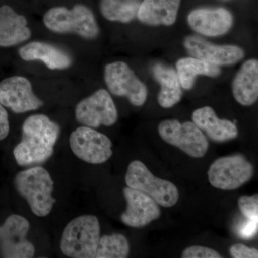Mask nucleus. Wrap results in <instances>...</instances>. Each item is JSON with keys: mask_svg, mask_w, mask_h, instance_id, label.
Returning a JSON list of instances; mask_svg holds the SVG:
<instances>
[{"mask_svg": "<svg viewBox=\"0 0 258 258\" xmlns=\"http://www.w3.org/2000/svg\"><path fill=\"white\" fill-rule=\"evenodd\" d=\"M234 98L240 105L250 106L258 99V60L249 59L242 64L232 83Z\"/></svg>", "mask_w": 258, "mask_h": 258, "instance_id": "17", "label": "nucleus"}, {"mask_svg": "<svg viewBox=\"0 0 258 258\" xmlns=\"http://www.w3.org/2000/svg\"><path fill=\"white\" fill-rule=\"evenodd\" d=\"M176 74L181 88L191 90L198 76L215 78L221 74L219 66L194 57L180 58L176 64Z\"/></svg>", "mask_w": 258, "mask_h": 258, "instance_id": "22", "label": "nucleus"}, {"mask_svg": "<svg viewBox=\"0 0 258 258\" xmlns=\"http://www.w3.org/2000/svg\"><path fill=\"white\" fill-rule=\"evenodd\" d=\"M15 185L35 215L45 217L52 211L56 202L52 197L54 182L46 169L35 166L20 171L15 176Z\"/></svg>", "mask_w": 258, "mask_h": 258, "instance_id": "2", "label": "nucleus"}, {"mask_svg": "<svg viewBox=\"0 0 258 258\" xmlns=\"http://www.w3.org/2000/svg\"><path fill=\"white\" fill-rule=\"evenodd\" d=\"M230 254L234 258H257L258 251L243 244H235L230 247Z\"/></svg>", "mask_w": 258, "mask_h": 258, "instance_id": "27", "label": "nucleus"}, {"mask_svg": "<svg viewBox=\"0 0 258 258\" xmlns=\"http://www.w3.org/2000/svg\"><path fill=\"white\" fill-rule=\"evenodd\" d=\"M10 132L8 113L4 106L0 103V141L8 137Z\"/></svg>", "mask_w": 258, "mask_h": 258, "instance_id": "28", "label": "nucleus"}, {"mask_svg": "<svg viewBox=\"0 0 258 258\" xmlns=\"http://www.w3.org/2000/svg\"><path fill=\"white\" fill-rule=\"evenodd\" d=\"M152 74L161 86L157 98L160 106L169 108L177 104L181 101L183 92L175 70L165 64H156L152 68Z\"/></svg>", "mask_w": 258, "mask_h": 258, "instance_id": "21", "label": "nucleus"}, {"mask_svg": "<svg viewBox=\"0 0 258 258\" xmlns=\"http://www.w3.org/2000/svg\"><path fill=\"white\" fill-rule=\"evenodd\" d=\"M139 5L134 0H102L100 8L109 21L128 23L137 16Z\"/></svg>", "mask_w": 258, "mask_h": 258, "instance_id": "23", "label": "nucleus"}, {"mask_svg": "<svg viewBox=\"0 0 258 258\" xmlns=\"http://www.w3.org/2000/svg\"><path fill=\"white\" fill-rule=\"evenodd\" d=\"M104 80L112 94L125 97L134 106H143L147 101V86L125 62L118 61L106 64Z\"/></svg>", "mask_w": 258, "mask_h": 258, "instance_id": "8", "label": "nucleus"}, {"mask_svg": "<svg viewBox=\"0 0 258 258\" xmlns=\"http://www.w3.org/2000/svg\"><path fill=\"white\" fill-rule=\"evenodd\" d=\"M43 23L57 33H76L86 39H94L99 28L94 15L87 7L77 5L71 10L63 7L52 8L44 15Z\"/></svg>", "mask_w": 258, "mask_h": 258, "instance_id": "4", "label": "nucleus"}, {"mask_svg": "<svg viewBox=\"0 0 258 258\" xmlns=\"http://www.w3.org/2000/svg\"><path fill=\"white\" fill-rule=\"evenodd\" d=\"M123 195L127 208L120 218L125 225L140 228L160 217L159 204L147 194L127 186L123 189Z\"/></svg>", "mask_w": 258, "mask_h": 258, "instance_id": "14", "label": "nucleus"}, {"mask_svg": "<svg viewBox=\"0 0 258 258\" xmlns=\"http://www.w3.org/2000/svg\"><path fill=\"white\" fill-rule=\"evenodd\" d=\"M238 206L240 211L248 220H257L258 196H242L238 200Z\"/></svg>", "mask_w": 258, "mask_h": 258, "instance_id": "25", "label": "nucleus"}, {"mask_svg": "<svg viewBox=\"0 0 258 258\" xmlns=\"http://www.w3.org/2000/svg\"><path fill=\"white\" fill-rule=\"evenodd\" d=\"M28 21L8 5L0 8V46L11 47L29 40Z\"/></svg>", "mask_w": 258, "mask_h": 258, "instance_id": "20", "label": "nucleus"}, {"mask_svg": "<svg viewBox=\"0 0 258 258\" xmlns=\"http://www.w3.org/2000/svg\"><path fill=\"white\" fill-rule=\"evenodd\" d=\"M79 123L91 128L101 125L111 126L118 120V111L111 95L105 89H99L78 103L75 109Z\"/></svg>", "mask_w": 258, "mask_h": 258, "instance_id": "10", "label": "nucleus"}, {"mask_svg": "<svg viewBox=\"0 0 258 258\" xmlns=\"http://www.w3.org/2000/svg\"><path fill=\"white\" fill-rule=\"evenodd\" d=\"M101 228L94 215H82L66 225L60 241L64 255L74 258L96 257Z\"/></svg>", "mask_w": 258, "mask_h": 258, "instance_id": "3", "label": "nucleus"}, {"mask_svg": "<svg viewBox=\"0 0 258 258\" xmlns=\"http://www.w3.org/2000/svg\"><path fill=\"white\" fill-rule=\"evenodd\" d=\"M192 120L214 142H227L238 136V129L235 123L227 119H220L210 106L195 110L192 113Z\"/></svg>", "mask_w": 258, "mask_h": 258, "instance_id": "16", "label": "nucleus"}, {"mask_svg": "<svg viewBox=\"0 0 258 258\" xmlns=\"http://www.w3.org/2000/svg\"><path fill=\"white\" fill-rule=\"evenodd\" d=\"M21 142L13 154L18 165L41 164L50 159L54 152L60 126L43 114L32 115L24 121Z\"/></svg>", "mask_w": 258, "mask_h": 258, "instance_id": "1", "label": "nucleus"}, {"mask_svg": "<svg viewBox=\"0 0 258 258\" xmlns=\"http://www.w3.org/2000/svg\"><path fill=\"white\" fill-rule=\"evenodd\" d=\"M0 103L16 113L35 111L43 105L26 78L13 76L0 83Z\"/></svg>", "mask_w": 258, "mask_h": 258, "instance_id": "13", "label": "nucleus"}, {"mask_svg": "<svg viewBox=\"0 0 258 258\" xmlns=\"http://www.w3.org/2000/svg\"><path fill=\"white\" fill-rule=\"evenodd\" d=\"M180 5L181 0H144L137 17L150 26H171L176 23Z\"/></svg>", "mask_w": 258, "mask_h": 258, "instance_id": "18", "label": "nucleus"}, {"mask_svg": "<svg viewBox=\"0 0 258 258\" xmlns=\"http://www.w3.org/2000/svg\"><path fill=\"white\" fill-rule=\"evenodd\" d=\"M257 231V220H248L240 230V235L242 239H250L253 237Z\"/></svg>", "mask_w": 258, "mask_h": 258, "instance_id": "29", "label": "nucleus"}, {"mask_svg": "<svg viewBox=\"0 0 258 258\" xmlns=\"http://www.w3.org/2000/svg\"><path fill=\"white\" fill-rule=\"evenodd\" d=\"M30 223L27 219L19 215H12L0 226V252L9 258H30L35 254L33 244L27 235Z\"/></svg>", "mask_w": 258, "mask_h": 258, "instance_id": "11", "label": "nucleus"}, {"mask_svg": "<svg viewBox=\"0 0 258 258\" xmlns=\"http://www.w3.org/2000/svg\"><path fill=\"white\" fill-rule=\"evenodd\" d=\"M19 55L25 61H42L50 70L66 69L72 63L67 52L47 42H30L19 50Z\"/></svg>", "mask_w": 258, "mask_h": 258, "instance_id": "19", "label": "nucleus"}, {"mask_svg": "<svg viewBox=\"0 0 258 258\" xmlns=\"http://www.w3.org/2000/svg\"><path fill=\"white\" fill-rule=\"evenodd\" d=\"M125 180L128 187L147 194L164 208L174 206L179 200V190L175 185L154 176L142 161L129 164Z\"/></svg>", "mask_w": 258, "mask_h": 258, "instance_id": "5", "label": "nucleus"}, {"mask_svg": "<svg viewBox=\"0 0 258 258\" xmlns=\"http://www.w3.org/2000/svg\"><path fill=\"white\" fill-rule=\"evenodd\" d=\"M69 143L75 155L89 164H103L113 154L109 138L86 125L72 132Z\"/></svg>", "mask_w": 258, "mask_h": 258, "instance_id": "9", "label": "nucleus"}, {"mask_svg": "<svg viewBox=\"0 0 258 258\" xmlns=\"http://www.w3.org/2000/svg\"><path fill=\"white\" fill-rule=\"evenodd\" d=\"M158 132L164 142L179 148L190 157L202 158L208 152V139L194 122L164 120L159 123Z\"/></svg>", "mask_w": 258, "mask_h": 258, "instance_id": "6", "label": "nucleus"}, {"mask_svg": "<svg viewBox=\"0 0 258 258\" xmlns=\"http://www.w3.org/2000/svg\"><path fill=\"white\" fill-rule=\"evenodd\" d=\"M129 244L121 234L104 235L100 238L96 258H125L129 254Z\"/></svg>", "mask_w": 258, "mask_h": 258, "instance_id": "24", "label": "nucleus"}, {"mask_svg": "<svg viewBox=\"0 0 258 258\" xmlns=\"http://www.w3.org/2000/svg\"><path fill=\"white\" fill-rule=\"evenodd\" d=\"M182 258H221L222 255L215 249L195 245L187 247L183 251Z\"/></svg>", "mask_w": 258, "mask_h": 258, "instance_id": "26", "label": "nucleus"}, {"mask_svg": "<svg viewBox=\"0 0 258 258\" xmlns=\"http://www.w3.org/2000/svg\"><path fill=\"white\" fill-rule=\"evenodd\" d=\"M187 23L190 28L200 35L219 37L230 31L234 19L225 8H199L189 13Z\"/></svg>", "mask_w": 258, "mask_h": 258, "instance_id": "15", "label": "nucleus"}, {"mask_svg": "<svg viewBox=\"0 0 258 258\" xmlns=\"http://www.w3.org/2000/svg\"><path fill=\"white\" fill-rule=\"evenodd\" d=\"M184 46L191 57L219 67L232 66L244 57V51L240 47L215 45L198 35L186 37L184 40Z\"/></svg>", "mask_w": 258, "mask_h": 258, "instance_id": "12", "label": "nucleus"}, {"mask_svg": "<svg viewBox=\"0 0 258 258\" xmlns=\"http://www.w3.org/2000/svg\"><path fill=\"white\" fill-rule=\"evenodd\" d=\"M254 167L240 154L220 157L210 166L208 179L214 187L222 190H235L252 179Z\"/></svg>", "mask_w": 258, "mask_h": 258, "instance_id": "7", "label": "nucleus"}]
</instances>
